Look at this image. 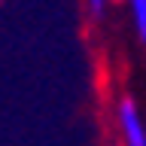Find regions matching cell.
Masks as SVG:
<instances>
[{
  "label": "cell",
  "mask_w": 146,
  "mask_h": 146,
  "mask_svg": "<svg viewBox=\"0 0 146 146\" xmlns=\"http://www.w3.org/2000/svg\"><path fill=\"white\" fill-rule=\"evenodd\" d=\"M128 9H131L134 34L140 36V43H146V0H128Z\"/></svg>",
  "instance_id": "2"
},
{
  "label": "cell",
  "mask_w": 146,
  "mask_h": 146,
  "mask_svg": "<svg viewBox=\"0 0 146 146\" xmlns=\"http://www.w3.org/2000/svg\"><path fill=\"white\" fill-rule=\"evenodd\" d=\"M116 125L122 131L125 146H146V122L134 98H122L116 107Z\"/></svg>",
  "instance_id": "1"
},
{
  "label": "cell",
  "mask_w": 146,
  "mask_h": 146,
  "mask_svg": "<svg viewBox=\"0 0 146 146\" xmlns=\"http://www.w3.org/2000/svg\"><path fill=\"white\" fill-rule=\"evenodd\" d=\"M85 6H88V12L94 18H100L104 12H107V0H85Z\"/></svg>",
  "instance_id": "3"
}]
</instances>
